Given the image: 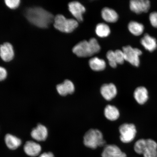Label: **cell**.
Instances as JSON below:
<instances>
[{
	"label": "cell",
	"mask_w": 157,
	"mask_h": 157,
	"mask_svg": "<svg viewBox=\"0 0 157 157\" xmlns=\"http://www.w3.org/2000/svg\"><path fill=\"white\" fill-rule=\"evenodd\" d=\"M31 136L35 140L43 141L46 140L48 136V131L44 125L39 124L33 129L31 132Z\"/></svg>",
	"instance_id": "4fadbf2b"
},
{
	"label": "cell",
	"mask_w": 157,
	"mask_h": 157,
	"mask_svg": "<svg viewBox=\"0 0 157 157\" xmlns=\"http://www.w3.org/2000/svg\"><path fill=\"white\" fill-rule=\"evenodd\" d=\"M122 51L125 61L133 66H139L140 64L139 57L142 54V51L138 48H133L129 46L123 47Z\"/></svg>",
	"instance_id": "5b68a950"
},
{
	"label": "cell",
	"mask_w": 157,
	"mask_h": 157,
	"mask_svg": "<svg viewBox=\"0 0 157 157\" xmlns=\"http://www.w3.org/2000/svg\"><path fill=\"white\" fill-rule=\"evenodd\" d=\"M55 28L61 32L69 33L73 32L78 26V21L74 19H67L63 15L58 14L54 17Z\"/></svg>",
	"instance_id": "3957f363"
},
{
	"label": "cell",
	"mask_w": 157,
	"mask_h": 157,
	"mask_svg": "<svg viewBox=\"0 0 157 157\" xmlns=\"http://www.w3.org/2000/svg\"><path fill=\"white\" fill-rule=\"evenodd\" d=\"M120 139L122 142L129 143L134 140L137 131L136 127L132 123H124L119 127Z\"/></svg>",
	"instance_id": "277c9868"
},
{
	"label": "cell",
	"mask_w": 157,
	"mask_h": 157,
	"mask_svg": "<svg viewBox=\"0 0 157 157\" xmlns=\"http://www.w3.org/2000/svg\"><path fill=\"white\" fill-rule=\"evenodd\" d=\"M95 32L98 36L103 38L109 36L111 30L109 25L105 23H101L96 26Z\"/></svg>",
	"instance_id": "7402d4cb"
},
{
	"label": "cell",
	"mask_w": 157,
	"mask_h": 157,
	"mask_svg": "<svg viewBox=\"0 0 157 157\" xmlns=\"http://www.w3.org/2000/svg\"><path fill=\"white\" fill-rule=\"evenodd\" d=\"M25 14L29 22L40 28H47L54 21L52 13L40 7L29 8Z\"/></svg>",
	"instance_id": "6da1fadb"
},
{
	"label": "cell",
	"mask_w": 157,
	"mask_h": 157,
	"mask_svg": "<svg viewBox=\"0 0 157 157\" xmlns=\"http://www.w3.org/2000/svg\"><path fill=\"white\" fill-rule=\"evenodd\" d=\"M140 43L146 50L151 52H154L157 48L156 39L148 34L144 35L141 39Z\"/></svg>",
	"instance_id": "2e32d148"
},
{
	"label": "cell",
	"mask_w": 157,
	"mask_h": 157,
	"mask_svg": "<svg viewBox=\"0 0 157 157\" xmlns=\"http://www.w3.org/2000/svg\"><path fill=\"white\" fill-rule=\"evenodd\" d=\"M133 96L136 101L140 105L146 103L148 99V90L146 87L141 86L135 90Z\"/></svg>",
	"instance_id": "9a60e30c"
},
{
	"label": "cell",
	"mask_w": 157,
	"mask_h": 157,
	"mask_svg": "<svg viewBox=\"0 0 157 157\" xmlns=\"http://www.w3.org/2000/svg\"><path fill=\"white\" fill-rule=\"evenodd\" d=\"M115 52L116 56L117 64H123L125 60L124 54L122 50H117L115 51Z\"/></svg>",
	"instance_id": "4316f807"
},
{
	"label": "cell",
	"mask_w": 157,
	"mask_h": 157,
	"mask_svg": "<svg viewBox=\"0 0 157 157\" xmlns=\"http://www.w3.org/2000/svg\"><path fill=\"white\" fill-rule=\"evenodd\" d=\"M128 29L131 33L135 36H139L144 31V27L140 23L135 21H131L128 25Z\"/></svg>",
	"instance_id": "603a6c76"
},
{
	"label": "cell",
	"mask_w": 157,
	"mask_h": 157,
	"mask_svg": "<svg viewBox=\"0 0 157 157\" xmlns=\"http://www.w3.org/2000/svg\"><path fill=\"white\" fill-rule=\"evenodd\" d=\"M106 57L109 64L111 67L115 68L117 66V63L116 56L115 52V51L109 50L108 51L106 54Z\"/></svg>",
	"instance_id": "d4e9b609"
},
{
	"label": "cell",
	"mask_w": 157,
	"mask_h": 157,
	"mask_svg": "<svg viewBox=\"0 0 157 157\" xmlns=\"http://www.w3.org/2000/svg\"><path fill=\"white\" fill-rule=\"evenodd\" d=\"M39 157H54V156L52 153L49 152L43 153Z\"/></svg>",
	"instance_id": "4dcf8cb0"
},
{
	"label": "cell",
	"mask_w": 157,
	"mask_h": 157,
	"mask_svg": "<svg viewBox=\"0 0 157 157\" xmlns=\"http://www.w3.org/2000/svg\"><path fill=\"white\" fill-rule=\"evenodd\" d=\"M89 42L91 45L94 54L98 53L101 50L100 46L97 40L95 38H92L89 40Z\"/></svg>",
	"instance_id": "484cf974"
},
{
	"label": "cell",
	"mask_w": 157,
	"mask_h": 157,
	"mask_svg": "<svg viewBox=\"0 0 157 157\" xmlns=\"http://www.w3.org/2000/svg\"><path fill=\"white\" fill-rule=\"evenodd\" d=\"M19 0H6L5 2L6 5L11 9H15L18 7L20 3Z\"/></svg>",
	"instance_id": "83f0119b"
},
{
	"label": "cell",
	"mask_w": 157,
	"mask_h": 157,
	"mask_svg": "<svg viewBox=\"0 0 157 157\" xmlns=\"http://www.w3.org/2000/svg\"><path fill=\"white\" fill-rule=\"evenodd\" d=\"M147 143L146 139H140L135 143L134 150L135 152L139 155H143Z\"/></svg>",
	"instance_id": "cb8c5ba5"
},
{
	"label": "cell",
	"mask_w": 157,
	"mask_h": 157,
	"mask_svg": "<svg viewBox=\"0 0 157 157\" xmlns=\"http://www.w3.org/2000/svg\"><path fill=\"white\" fill-rule=\"evenodd\" d=\"M72 52L79 57H87L94 55L89 41L86 40L82 41L75 45Z\"/></svg>",
	"instance_id": "8992f818"
},
{
	"label": "cell",
	"mask_w": 157,
	"mask_h": 157,
	"mask_svg": "<svg viewBox=\"0 0 157 157\" xmlns=\"http://www.w3.org/2000/svg\"><path fill=\"white\" fill-rule=\"evenodd\" d=\"M56 90L60 95L65 96L73 94L75 90L74 84L71 80L66 79L63 83L58 84Z\"/></svg>",
	"instance_id": "7c38bea8"
},
{
	"label": "cell",
	"mask_w": 157,
	"mask_h": 157,
	"mask_svg": "<svg viewBox=\"0 0 157 157\" xmlns=\"http://www.w3.org/2000/svg\"><path fill=\"white\" fill-rule=\"evenodd\" d=\"M101 15L103 19L107 22L115 23L119 18L118 15L114 10L105 7L102 10Z\"/></svg>",
	"instance_id": "ac0fdd59"
},
{
	"label": "cell",
	"mask_w": 157,
	"mask_h": 157,
	"mask_svg": "<svg viewBox=\"0 0 157 157\" xmlns=\"http://www.w3.org/2000/svg\"><path fill=\"white\" fill-rule=\"evenodd\" d=\"M100 92L104 99L107 101H110L117 96V89L113 83L105 84L101 86Z\"/></svg>",
	"instance_id": "9c48e42d"
},
{
	"label": "cell",
	"mask_w": 157,
	"mask_h": 157,
	"mask_svg": "<svg viewBox=\"0 0 157 157\" xmlns=\"http://www.w3.org/2000/svg\"><path fill=\"white\" fill-rule=\"evenodd\" d=\"M89 64L92 70L95 71H102L106 67V63L102 59L95 57L90 59Z\"/></svg>",
	"instance_id": "ffe728a7"
},
{
	"label": "cell",
	"mask_w": 157,
	"mask_h": 157,
	"mask_svg": "<svg viewBox=\"0 0 157 157\" xmlns=\"http://www.w3.org/2000/svg\"><path fill=\"white\" fill-rule=\"evenodd\" d=\"M41 149L40 145L32 141L26 142L24 147V150L26 154L32 157L38 156L40 153Z\"/></svg>",
	"instance_id": "5bb4252c"
},
{
	"label": "cell",
	"mask_w": 157,
	"mask_h": 157,
	"mask_svg": "<svg viewBox=\"0 0 157 157\" xmlns=\"http://www.w3.org/2000/svg\"><path fill=\"white\" fill-rule=\"evenodd\" d=\"M104 114L108 120L113 121L119 118L120 112L119 109L115 106L108 105L104 110Z\"/></svg>",
	"instance_id": "d6986e66"
},
{
	"label": "cell",
	"mask_w": 157,
	"mask_h": 157,
	"mask_svg": "<svg viewBox=\"0 0 157 157\" xmlns=\"http://www.w3.org/2000/svg\"><path fill=\"white\" fill-rule=\"evenodd\" d=\"M69 10L76 20L79 22L83 21V15L85 12L86 8L84 6L78 1H72L69 3Z\"/></svg>",
	"instance_id": "52a82bcc"
},
{
	"label": "cell",
	"mask_w": 157,
	"mask_h": 157,
	"mask_svg": "<svg viewBox=\"0 0 157 157\" xmlns=\"http://www.w3.org/2000/svg\"><path fill=\"white\" fill-rule=\"evenodd\" d=\"M150 5V1L146 0H132L129 3L131 10L137 14L147 12Z\"/></svg>",
	"instance_id": "ba28073f"
},
{
	"label": "cell",
	"mask_w": 157,
	"mask_h": 157,
	"mask_svg": "<svg viewBox=\"0 0 157 157\" xmlns=\"http://www.w3.org/2000/svg\"><path fill=\"white\" fill-rule=\"evenodd\" d=\"M7 72L5 68L0 66V81L4 80L6 78Z\"/></svg>",
	"instance_id": "f546056e"
},
{
	"label": "cell",
	"mask_w": 157,
	"mask_h": 157,
	"mask_svg": "<svg viewBox=\"0 0 157 157\" xmlns=\"http://www.w3.org/2000/svg\"><path fill=\"white\" fill-rule=\"evenodd\" d=\"M5 141L6 144L11 150H14L20 146L21 142L20 139L10 134L6 135Z\"/></svg>",
	"instance_id": "44dd1931"
},
{
	"label": "cell",
	"mask_w": 157,
	"mask_h": 157,
	"mask_svg": "<svg viewBox=\"0 0 157 157\" xmlns=\"http://www.w3.org/2000/svg\"><path fill=\"white\" fill-rule=\"evenodd\" d=\"M102 157H127L126 154L117 145L109 144L105 146L101 154Z\"/></svg>",
	"instance_id": "30bf717a"
},
{
	"label": "cell",
	"mask_w": 157,
	"mask_h": 157,
	"mask_svg": "<svg viewBox=\"0 0 157 157\" xmlns=\"http://www.w3.org/2000/svg\"></svg>",
	"instance_id": "1f68e13d"
},
{
	"label": "cell",
	"mask_w": 157,
	"mask_h": 157,
	"mask_svg": "<svg viewBox=\"0 0 157 157\" xmlns=\"http://www.w3.org/2000/svg\"><path fill=\"white\" fill-rule=\"evenodd\" d=\"M147 143L143 155L144 157H156L157 143L151 139H146Z\"/></svg>",
	"instance_id": "e0dca14e"
},
{
	"label": "cell",
	"mask_w": 157,
	"mask_h": 157,
	"mask_svg": "<svg viewBox=\"0 0 157 157\" xmlns=\"http://www.w3.org/2000/svg\"><path fill=\"white\" fill-rule=\"evenodd\" d=\"M83 143L86 147L92 149L105 146L106 144L103 133L99 129L93 128L90 129L84 134Z\"/></svg>",
	"instance_id": "7a4b0ae2"
},
{
	"label": "cell",
	"mask_w": 157,
	"mask_h": 157,
	"mask_svg": "<svg viewBox=\"0 0 157 157\" xmlns=\"http://www.w3.org/2000/svg\"><path fill=\"white\" fill-rule=\"evenodd\" d=\"M149 19L152 26L157 28V12H154L151 13Z\"/></svg>",
	"instance_id": "f1b7e54d"
},
{
	"label": "cell",
	"mask_w": 157,
	"mask_h": 157,
	"mask_svg": "<svg viewBox=\"0 0 157 157\" xmlns=\"http://www.w3.org/2000/svg\"><path fill=\"white\" fill-rule=\"evenodd\" d=\"M14 52L12 45L5 43L0 46V56L5 62H9L14 57Z\"/></svg>",
	"instance_id": "8fae6325"
}]
</instances>
